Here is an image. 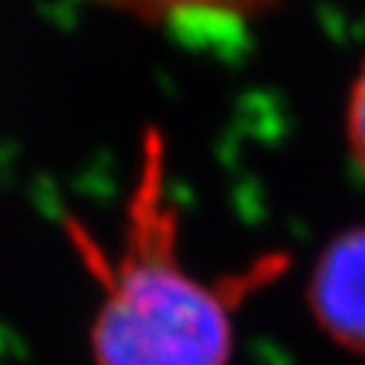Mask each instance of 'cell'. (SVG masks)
Listing matches in <instances>:
<instances>
[{"instance_id": "6da1fadb", "label": "cell", "mask_w": 365, "mask_h": 365, "mask_svg": "<svg viewBox=\"0 0 365 365\" xmlns=\"http://www.w3.org/2000/svg\"><path fill=\"white\" fill-rule=\"evenodd\" d=\"M161 161V144L150 138L124 250L104 270V299L89 331L93 359L96 365H227L230 302L175 250Z\"/></svg>"}, {"instance_id": "3957f363", "label": "cell", "mask_w": 365, "mask_h": 365, "mask_svg": "<svg viewBox=\"0 0 365 365\" xmlns=\"http://www.w3.org/2000/svg\"><path fill=\"white\" fill-rule=\"evenodd\" d=\"M345 141L351 150V158L356 170L365 175V61L348 89L345 104Z\"/></svg>"}, {"instance_id": "7a4b0ae2", "label": "cell", "mask_w": 365, "mask_h": 365, "mask_svg": "<svg viewBox=\"0 0 365 365\" xmlns=\"http://www.w3.org/2000/svg\"><path fill=\"white\" fill-rule=\"evenodd\" d=\"M308 305L331 342L365 356V225L325 245L311 270Z\"/></svg>"}]
</instances>
